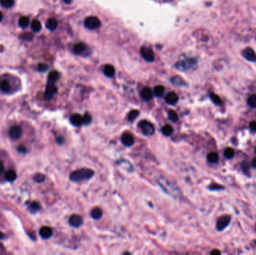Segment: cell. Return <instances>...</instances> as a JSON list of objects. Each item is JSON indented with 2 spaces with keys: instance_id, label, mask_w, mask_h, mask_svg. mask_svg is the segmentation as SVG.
I'll use <instances>...</instances> for the list:
<instances>
[{
  "instance_id": "obj_23",
  "label": "cell",
  "mask_w": 256,
  "mask_h": 255,
  "mask_svg": "<svg viewBox=\"0 0 256 255\" xmlns=\"http://www.w3.org/2000/svg\"><path fill=\"white\" fill-rule=\"evenodd\" d=\"M207 161L210 163H215L218 162L219 159V156L215 152H210L207 154Z\"/></svg>"
},
{
  "instance_id": "obj_51",
  "label": "cell",
  "mask_w": 256,
  "mask_h": 255,
  "mask_svg": "<svg viewBox=\"0 0 256 255\" xmlns=\"http://www.w3.org/2000/svg\"><path fill=\"white\" fill-rule=\"evenodd\" d=\"M64 1H65V2L68 3V4H69V3L71 2V0H64Z\"/></svg>"
},
{
  "instance_id": "obj_40",
  "label": "cell",
  "mask_w": 256,
  "mask_h": 255,
  "mask_svg": "<svg viewBox=\"0 0 256 255\" xmlns=\"http://www.w3.org/2000/svg\"><path fill=\"white\" fill-rule=\"evenodd\" d=\"M38 69L40 72H44L48 69V66L45 64H39L38 67Z\"/></svg>"
},
{
  "instance_id": "obj_36",
  "label": "cell",
  "mask_w": 256,
  "mask_h": 255,
  "mask_svg": "<svg viewBox=\"0 0 256 255\" xmlns=\"http://www.w3.org/2000/svg\"><path fill=\"white\" fill-rule=\"evenodd\" d=\"M172 82L175 85H184V82L181 77H175L172 79Z\"/></svg>"
},
{
  "instance_id": "obj_33",
  "label": "cell",
  "mask_w": 256,
  "mask_h": 255,
  "mask_svg": "<svg viewBox=\"0 0 256 255\" xmlns=\"http://www.w3.org/2000/svg\"><path fill=\"white\" fill-rule=\"evenodd\" d=\"M29 24V18L26 17H22L19 20V25L22 28H26Z\"/></svg>"
},
{
  "instance_id": "obj_4",
  "label": "cell",
  "mask_w": 256,
  "mask_h": 255,
  "mask_svg": "<svg viewBox=\"0 0 256 255\" xmlns=\"http://www.w3.org/2000/svg\"><path fill=\"white\" fill-rule=\"evenodd\" d=\"M195 63H196V61L194 58L181 59L175 65V68H177L179 71H185L193 67Z\"/></svg>"
},
{
  "instance_id": "obj_35",
  "label": "cell",
  "mask_w": 256,
  "mask_h": 255,
  "mask_svg": "<svg viewBox=\"0 0 256 255\" xmlns=\"http://www.w3.org/2000/svg\"><path fill=\"white\" fill-rule=\"evenodd\" d=\"M169 118L172 122H176L178 120V115L175 111L170 110V111L169 112Z\"/></svg>"
},
{
  "instance_id": "obj_53",
  "label": "cell",
  "mask_w": 256,
  "mask_h": 255,
  "mask_svg": "<svg viewBox=\"0 0 256 255\" xmlns=\"http://www.w3.org/2000/svg\"><path fill=\"white\" fill-rule=\"evenodd\" d=\"M255 153H256V148H255Z\"/></svg>"
},
{
  "instance_id": "obj_44",
  "label": "cell",
  "mask_w": 256,
  "mask_h": 255,
  "mask_svg": "<svg viewBox=\"0 0 256 255\" xmlns=\"http://www.w3.org/2000/svg\"><path fill=\"white\" fill-rule=\"evenodd\" d=\"M18 151L21 152V153H25L26 152V148L24 147V146L21 145L18 147Z\"/></svg>"
},
{
  "instance_id": "obj_27",
  "label": "cell",
  "mask_w": 256,
  "mask_h": 255,
  "mask_svg": "<svg viewBox=\"0 0 256 255\" xmlns=\"http://www.w3.org/2000/svg\"><path fill=\"white\" fill-rule=\"evenodd\" d=\"M210 99L212 100V102H213L214 104H216V105H221L222 104H223V102H222V99H220V97L216 94H214V93H211V94H210Z\"/></svg>"
},
{
  "instance_id": "obj_30",
  "label": "cell",
  "mask_w": 256,
  "mask_h": 255,
  "mask_svg": "<svg viewBox=\"0 0 256 255\" xmlns=\"http://www.w3.org/2000/svg\"><path fill=\"white\" fill-rule=\"evenodd\" d=\"M139 112L138 111V110H136V109L131 110V111L129 112V114L128 115V119L130 121H134L135 119H136V118H137L138 116H139Z\"/></svg>"
},
{
  "instance_id": "obj_50",
  "label": "cell",
  "mask_w": 256,
  "mask_h": 255,
  "mask_svg": "<svg viewBox=\"0 0 256 255\" xmlns=\"http://www.w3.org/2000/svg\"><path fill=\"white\" fill-rule=\"evenodd\" d=\"M2 17H3L2 14V12H0V22H1L2 20Z\"/></svg>"
},
{
  "instance_id": "obj_22",
  "label": "cell",
  "mask_w": 256,
  "mask_h": 255,
  "mask_svg": "<svg viewBox=\"0 0 256 255\" xmlns=\"http://www.w3.org/2000/svg\"><path fill=\"white\" fill-rule=\"evenodd\" d=\"M0 89L5 93H8L11 90L10 83L7 80H3L0 82Z\"/></svg>"
},
{
  "instance_id": "obj_8",
  "label": "cell",
  "mask_w": 256,
  "mask_h": 255,
  "mask_svg": "<svg viewBox=\"0 0 256 255\" xmlns=\"http://www.w3.org/2000/svg\"><path fill=\"white\" fill-rule=\"evenodd\" d=\"M141 55L147 61H153L154 60V55L151 49L146 46H142L140 50Z\"/></svg>"
},
{
  "instance_id": "obj_13",
  "label": "cell",
  "mask_w": 256,
  "mask_h": 255,
  "mask_svg": "<svg viewBox=\"0 0 256 255\" xmlns=\"http://www.w3.org/2000/svg\"><path fill=\"white\" fill-rule=\"evenodd\" d=\"M166 102H167L169 105H175L178 102V96L174 92H170L165 97Z\"/></svg>"
},
{
  "instance_id": "obj_46",
  "label": "cell",
  "mask_w": 256,
  "mask_h": 255,
  "mask_svg": "<svg viewBox=\"0 0 256 255\" xmlns=\"http://www.w3.org/2000/svg\"><path fill=\"white\" fill-rule=\"evenodd\" d=\"M56 141L58 144H62V143L64 142V138L62 137V136H59V137L57 138Z\"/></svg>"
},
{
  "instance_id": "obj_3",
  "label": "cell",
  "mask_w": 256,
  "mask_h": 255,
  "mask_svg": "<svg viewBox=\"0 0 256 255\" xmlns=\"http://www.w3.org/2000/svg\"><path fill=\"white\" fill-rule=\"evenodd\" d=\"M139 126L141 128L142 133H143L145 136H150L153 135V133H154V126H153V124H152V123H150V121H145V120L141 121L139 123Z\"/></svg>"
},
{
  "instance_id": "obj_34",
  "label": "cell",
  "mask_w": 256,
  "mask_h": 255,
  "mask_svg": "<svg viewBox=\"0 0 256 255\" xmlns=\"http://www.w3.org/2000/svg\"><path fill=\"white\" fill-rule=\"evenodd\" d=\"M248 104L252 108H256V94H252L248 98Z\"/></svg>"
},
{
  "instance_id": "obj_29",
  "label": "cell",
  "mask_w": 256,
  "mask_h": 255,
  "mask_svg": "<svg viewBox=\"0 0 256 255\" xmlns=\"http://www.w3.org/2000/svg\"><path fill=\"white\" fill-rule=\"evenodd\" d=\"M41 209V205L37 201H33L32 203H30V206H29V209L32 212H38L39 209Z\"/></svg>"
},
{
  "instance_id": "obj_43",
  "label": "cell",
  "mask_w": 256,
  "mask_h": 255,
  "mask_svg": "<svg viewBox=\"0 0 256 255\" xmlns=\"http://www.w3.org/2000/svg\"><path fill=\"white\" fill-rule=\"evenodd\" d=\"M223 186H220V185L216 184V183H215V184H212L211 186H210V190H220V189H223Z\"/></svg>"
},
{
  "instance_id": "obj_38",
  "label": "cell",
  "mask_w": 256,
  "mask_h": 255,
  "mask_svg": "<svg viewBox=\"0 0 256 255\" xmlns=\"http://www.w3.org/2000/svg\"><path fill=\"white\" fill-rule=\"evenodd\" d=\"M242 169H243V172H244L245 174H247L248 172H249V168H250V165L249 164V163L247 162L244 161L243 162V163H242Z\"/></svg>"
},
{
  "instance_id": "obj_48",
  "label": "cell",
  "mask_w": 256,
  "mask_h": 255,
  "mask_svg": "<svg viewBox=\"0 0 256 255\" xmlns=\"http://www.w3.org/2000/svg\"><path fill=\"white\" fill-rule=\"evenodd\" d=\"M252 166L256 168V158H254L252 161Z\"/></svg>"
},
{
  "instance_id": "obj_10",
  "label": "cell",
  "mask_w": 256,
  "mask_h": 255,
  "mask_svg": "<svg viewBox=\"0 0 256 255\" xmlns=\"http://www.w3.org/2000/svg\"><path fill=\"white\" fill-rule=\"evenodd\" d=\"M83 218L79 215H73L69 219V224L74 228H79L83 225Z\"/></svg>"
},
{
  "instance_id": "obj_12",
  "label": "cell",
  "mask_w": 256,
  "mask_h": 255,
  "mask_svg": "<svg viewBox=\"0 0 256 255\" xmlns=\"http://www.w3.org/2000/svg\"><path fill=\"white\" fill-rule=\"evenodd\" d=\"M122 141L125 146L130 147V146H132L134 144V138L133 137V136L130 133H126L122 135Z\"/></svg>"
},
{
  "instance_id": "obj_42",
  "label": "cell",
  "mask_w": 256,
  "mask_h": 255,
  "mask_svg": "<svg viewBox=\"0 0 256 255\" xmlns=\"http://www.w3.org/2000/svg\"><path fill=\"white\" fill-rule=\"evenodd\" d=\"M32 35L31 33H29V32H27V33H24L23 34V35H21V38H23L24 40H32Z\"/></svg>"
},
{
  "instance_id": "obj_25",
  "label": "cell",
  "mask_w": 256,
  "mask_h": 255,
  "mask_svg": "<svg viewBox=\"0 0 256 255\" xmlns=\"http://www.w3.org/2000/svg\"><path fill=\"white\" fill-rule=\"evenodd\" d=\"M14 4V0H0V5L5 8H10Z\"/></svg>"
},
{
  "instance_id": "obj_14",
  "label": "cell",
  "mask_w": 256,
  "mask_h": 255,
  "mask_svg": "<svg viewBox=\"0 0 256 255\" xmlns=\"http://www.w3.org/2000/svg\"><path fill=\"white\" fill-rule=\"evenodd\" d=\"M52 235V230L49 227H43L40 230V236L43 239H49Z\"/></svg>"
},
{
  "instance_id": "obj_26",
  "label": "cell",
  "mask_w": 256,
  "mask_h": 255,
  "mask_svg": "<svg viewBox=\"0 0 256 255\" xmlns=\"http://www.w3.org/2000/svg\"><path fill=\"white\" fill-rule=\"evenodd\" d=\"M162 133L164 136H169L173 133V128L170 125H165L163 127Z\"/></svg>"
},
{
  "instance_id": "obj_28",
  "label": "cell",
  "mask_w": 256,
  "mask_h": 255,
  "mask_svg": "<svg viewBox=\"0 0 256 255\" xmlns=\"http://www.w3.org/2000/svg\"><path fill=\"white\" fill-rule=\"evenodd\" d=\"M164 91H165V88L162 85H157V86L155 87L154 90H153L154 94L157 97H162L164 94Z\"/></svg>"
},
{
  "instance_id": "obj_2",
  "label": "cell",
  "mask_w": 256,
  "mask_h": 255,
  "mask_svg": "<svg viewBox=\"0 0 256 255\" xmlns=\"http://www.w3.org/2000/svg\"><path fill=\"white\" fill-rule=\"evenodd\" d=\"M94 175V171L88 168H82L72 172L70 175V180L74 182H80L91 178Z\"/></svg>"
},
{
  "instance_id": "obj_49",
  "label": "cell",
  "mask_w": 256,
  "mask_h": 255,
  "mask_svg": "<svg viewBox=\"0 0 256 255\" xmlns=\"http://www.w3.org/2000/svg\"><path fill=\"white\" fill-rule=\"evenodd\" d=\"M3 237H4V234H3L2 232H0V239H2Z\"/></svg>"
},
{
  "instance_id": "obj_52",
  "label": "cell",
  "mask_w": 256,
  "mask_h": 255,
  "mask_svg": "<svg viewBox=\"0 0 256 255\" xmlns=\"http://www.w3.org/2000/svg\"><path fill=\"white\" fill-rule=\"evenodd\" d=\"M255 230H256V224H255Z\"/></svg>"
},
{
  "instance_id": "obj_31",
  "label": "cell",
  "mask_w": 256,
  "mask_h": 255,
  "mask_svg": "<svg viewBox=\"0 0 256 255\" xmlns=\"http://www.w3.org/2000/svg\"><path fill=\"white\" fill-rule=\"evenodd\" d=\"M31 26H32V29L34 31V32H38L39 31H41V24L38 20H33Z\"/></svg>"
},
{
  "instance_id": "obj_20",
  "label": "cell",
  "mask_w": 256,
  "mask_h": 255,
  "mask_svg": "<svg viewBox=\"0 0 256 255\" xmlns=\"http://www.w3.org/2000/svg\"><path fill=\"white\" fill-rule=\"evenodd\" d=\"M57 25H58V23H57L56 20L54 19V18H50V19H49L46 21V28L51 31L55 30L57 27Z\"/></svg>"
},
{
  "instance_id": "obj_11",
  "label": "cell",
  "mask_w": 256,
  "mask_h": 255,
  "mask_svg": "<svg viewBox=\"0 0 256 255\" xmlns=\"http://www.w3.org/2000/svg\"><path fill=\"white\" fill-rule=\"evenodd\" d=\"M243 55L246 60L249 61H256V54L252 48L248 47L245 49L243 52Z\"/></svg>"
},
{
  "instance_id": "obj_19",
  "label": "cell",
  "mask_w": 256,
  "mask_h": 255,
  "mask_svg": "<svg viewBox=\"0 0 256 255\" xmlns=\"http://www.w3.org/2000/svg\"><path fill=\"white\" fill-rule=\"evenodd\" d=\"M5 177L6 180H8V181L13 182L14 180H16L17 174L14 170H8L5 174Z\"/></svg>"
},
{
  "instance_id": "obj_7",
  "label": "cell",
  "mask_w": 256,
  "mask_h": 255,
  "mask_svg": "<svg viewBox=\"0 0 256 255\" xmlns=\"http://www.w3.org/2000/svg\"><path fill=\"white\" fill-rule=\"evenodd\" d=\"M57 92V88L55 85V82H49L48 81V83L46 85V91H45L44 98L46 100H49L53 97L55 93Z\"/></svg>"
},
{
  "instance_id": "obj_17",
  "label": "cell",
  "mask_w": 256,
  "mask_h": 255,
  "mask_svg": "<svg viewBox=\"0 0 256 255\" xmlns=\"http://www.w3.org/2000/svg\"><path fill=\"white\" fill-rule=\"evenodd\" d=\"M115 68L112 65H105L104 68H103V74L107 77H112L115 75Z\"/></svg>"
},
{
  "instance_id": "obj_9",
  "label": "cell",
  "mask_w": 256,
  "mask_h": 255,
  "mask_svg": "<svg viewBox=\"0 0 256 255\" xmlns=\"http://www.w3.org/2000/svg\"><path fill=\"white\" fill-rule=\"evenodd\" d=\"M9 136L14 140L19 139L22 136V129L19 126H14L9 130Z\"/></svg>"
},
{
  "instance_id": "obj_1",
  "label": "cell",
  "mask_w": 256,
  "mask_h": 255,
  "mask_svg": "<svg viewBox=\"0 0 256 255\" xmlns=\"http://www.w3.org/2000/svg\"><path fill=\"white\" fill-rule=\"evenodd\" d=\"M157 183L160 186V187L171 196L175 198H179V197H181V192L178 186L166 177L159 178L157 180Z\"/></svg>"
},
{
  "instance_id": "obj_21",
  "label": "cell",
  "mask_w": 256,
  "mask_h": 255,
  "mask_svg": "<svg viewBox=\"0 0 256 255\" xmlns=\"http://www.w3.org/2000/svg\"><path fill=\"white\" fill-rule=\"evenodd\" d=\"M85 49H86V46H85L84 43H77V44L74 46V51L76 54L78 55V54L83 53V52L85 50Z\"/></svg>"
},
{
  "instance_id": "obj_16",
  "label": "cell",
  "mask_w": 256,
  "mask_h": 255,
  "mask_svg": "<svg viewBox=\"0 0 256 255\" xmlns=\"http://www.w3.org/2000/svg\"><path fill=\"white\" fill-rule=\"evenodd\" d=\"M141 96L145 100H150L153 97V93L150 88H145L141 92Z\"/></svg>"
},
{
  "instance_id": "obj_15",
  "label": "cell",
  "mask_w": 256,
  "mask_h": 255,
  "mask_svg": "<svg viewBox=\"0 0 256 255\" xmlns=\"http://www.w3.org/2000/svg\"><path fill=\"white\" fill-rule=\"evenodd\" d=\"M71 122L73 125L79 127L83 124V117L79 114H74L71 117Z\"/></svg>"
},
{
  "instance_id": "obj_41",
  "label": "cell",
  "mask_w": 256,
  "mask_h": 255,
  "mask_svg": "<svg viewBox=\"0 0 256 255\" xmlns=\"http://www.w3.org/2000/svg\"><path fill=\"white\" fill-rule=\"evenodd\" d=\"M249 129L252 133H256V121H252L249 124Z\"/></svg>"
},
{
  "instance_id": "obj_24",
  "label": "cell",
  "mask_w": 256,
  "mask_h": 255,
  "mask_svg": "<svg viewBox=\"0 0 256 255\" xmlns=\"http://www.w3.org/2000/svg\"><path fill=\"white\" fill-rule=\"evenodd\" d=\"M60 77V74L58 71H52L48 76V81L55 82Z\"/></svg>"
},
{
  "instance_id": "obj_39",
  "label": "cell",
  "mask_w": 256,
  "mask_h": 255,
  "mask_svg": "<svg viewBox=\"0 0 256 255\" xmlns=\"http://www.w3.org/2000/svg\"><path fill=\"white\" fill-rule=\"evenodd\" d=\"M83 124H89L91 122V116L89 114H88V113H86V114L84 115V116L83 117Z\"/></svg>"
},
{
  "instance_id": "obj_47",
  "label": "cell",
  "mask_w": 256,
  "mask_h": 255,
  "mask_svg": "<svg viewBox=\"0 0 256 255\" xmlns=\"http://www.w3.org/2000/svg\"><path fill=\"white\" fill-rule=\"evenodd\" d=\"M221 254V251H219V250H217V249H214V250H213V251H211V252H210V254H217V255H219V254Z\"/></svg>"
},
{
  "instance_id": "obj_5",
  "label": "cell",
  "mask_w": 256,
  "mask_h": 255,
  "mask_svg": "<svg viewBox=\"0 0 256 255\" xmlns=\"http://www.w3.org/2000/svg\"><path fill=\"white\" fill-rule=\"evenodd\" d=\"M85 26L88 29H96L100 26V20L96 17H88L84 21Z\"/></svg>"
},
{
  "instance_id": "obj_45",
  "label": "cell",
  "mask_w": 256,
  "mask_h": 255,
  "mask_svg": "<svg viewBox=\"0 0 256 255\" xmlns=\"http://www.w3.org/2000/svg\"><path fill=\"white\" fill-rule=\"evenodd\" d=\"M5 172V166L4 163L2 161H0V174L3 173Z\"/></svg>"
},
{
  "instance_id": "obj_37",
  "label": "cell",
  "mask_w": 256,
  "mask_h": 255,
  "mask_svg": "<svg viewBox=\"0 0 256 255\" xmlns=\"http://www.w3.org/2000/svg\"><path fill=\"white\" fill-rule=\"evenodd\" d=\"M34 180L37 183H42L43 180H45V176L42 174H37L34 177Z\"/></svg>"
},
{
  "instance_id": "obj_18",
  "label": "cell",
  "mask_w": 256,
  "mask_h": 255,
  "mask_svg": "<svg viewBox=\"0 0 256 255\" xmlns=\"http://www.w3.org/2000/svg\"><path fill=\"white\" fill-rule=\"evenodd\" d=\"M91 216L94 219H100L103 216V210L100 207H94L91 211Z\"/></svg>"
},
{
  "instance_id": "obj_32",
  "label": "cell",
  "mask_w": 256,
  "mask_h": 255,
  "mask_svg": "<svg viewBox=\"0 0 256 255\" xmlns=\"http://www.w3.org/2000/svg\"><path fill=\"white\" fill-rule=\"evenodd\" d=\"M235 156V150L231 147H227L224 150V156L226 159H232Z\"/></svg>"
},
{
  "instance_id": "obj_6",
  "label": "cell",
  "mask_w": 256,
  "mask_h": 255,
  "mask_svg": "<svg viewBox=\"0 0 256 255\" xmlns=\"http://www.w3.org/2000/svg\"><path fill=\"white\" fill-rule=\"evenodd\" d=\"M231 219H232L231 216L228 215L222 216L221 217L219 218L216 222V229L219 231H222L226 229L230 223Z\"/></svg>"
}]
</instances>
